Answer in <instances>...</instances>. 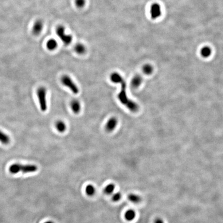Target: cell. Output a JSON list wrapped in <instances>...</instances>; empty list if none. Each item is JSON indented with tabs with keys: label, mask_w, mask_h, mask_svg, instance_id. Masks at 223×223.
Instances as JSON below:
<instances>
[{
	"label": "cell",
	"mask_w": 223,
	"mask_h": 223,
	"mask_svg": "<svg viewBox=\"0 0 223 223\" xmlns=\"http://www.w3.org/2000/svg\"><path fill=\"white\" fill-rule=\"evenodd\" d=\"M118 123V120L115 117H112L108 120L105 125V130L108 132L113 131L116 127Z\"/></svg>",
	"instance_id": "8"
},
{
	"label": "cell",
	"mask_w": 223,
	"mask_h": 223,
	"mask_svg": "<svg viewBox=\"0 0 223 223\" xmlns=\"http://www.w3.org/2000/svg\"><path fill=\"white\" fill-rule=\"evenodd\" d=\"M55 127L57 131L61 133H63L66 130V125L64 121L61 120L57 121Z\"/></svg>",
	"instance_id": "11"
},
{
	"label": "cell",
	"mask_w": 223,
	"mask_h": 223,
	"mask_svg": "<svg viewBox=\"0 0 223 223\" xmlns=\"http://www.w3.org/2000/svg\"><path fill=\"white\" fill-rule=\"evenodd\" d=\"M86 193L88 196L94 195V194L95 193V189L94 188L93 186L89 184L85 188Z\"/></svg>",
	"instance_id": "18"
},
{
	"label": "cell",
	"mask_w": 223,
	"mask_h": 223,
	"mask_svg": "<svg viewBox=\"0 0 223 223\" xmlns=\"http://www.w3.org/2000/svg\"><path fill=\"white\" fill-rule=\"evenodd\" d=\"M10 136L5 134V133L0 131V142L2 143V144L6 145L10 143Z\"/></svg>",
	"instance_id": "12"
},
{
	"label": "cell",
	"mask_w": 223,
	"mask_h": 223,
	"mask_svg": "<svg viewBox=\"0 0 223 223\" xmlns=\"http://www.w3.org/2000/svg\"><path fill=\"white\" fill-rule=\"evenodd\" d=\"M61 83L67 88H69L73 93L77 94L79 92L78 86L75 84L69 76L66 75L63 76L61 79Z\"/></svg>",
	"instance_id": "5"
},
{
	"label": "cell",
	"mask_w": 223,
	"mask_h": 223,
	"mask_svg": "<svg viewBox=\"0 0 223 223\" xmlns=\"http://www.w3.org/2000/svg\"><path fill=\"white\" fill-rule=\"evenodd\" d=\"M151 18L152 19H157L162 15V8L160 4L154 3L151 5L150 10Z\"/></svg>",
	"instance_id": "6"
},
{
	"label": "cell",
	"mask_w": 223,
	"mask_h": 223,
	"mask_svg": "<svg viewBox=\"0 0 223 223\" xmlns=\"http://www.w3.org/2000/svg\"><path fill=\"white\" fill-rule=\"evenodd\" d=\"M121 194L120 193H116L115 194H114L113 197H112V200L114 201H119L121 198Z\"/></svg>",
	"instance_id": "22"
},
{
	"label": "cell",
	"mask_w": 223,
	"mask_h": 223,
	"mask_svg": "<svg viewBox=\"0 0 223 223\" xmlns=\"http://www.w3.org/2000/svg\"><path fill=\"white\" fill-rule=\"evenodd\" d=\"M53 223V222H52V221H46V222H45V223Z\"/></svg>",
	"instance_id": "24"
},
{
	"label": "cell",
	"mask_w": 223,
	"mask_h": 223,
	"mask_svg": "<svg viewBox=\"0 0 223 223\" xmlns=\"http://www.w3.org/2000/svg\"><path fill=\"white\" fill-rule=\"evenodd\" d=\"M110 79L114 83L121 84V91L118 98L121 104L126 105L127 108L132 112H136L139 109L138 104L128 98L126 94V83L123 77L118 73H112L110 76Z\"/></svg>",
	"instance_id": "1"
},
{
	"label": "cell",
	"mask_w": 223,
	"mask_h": 223,
	"mask_svg": "<svg viewBox=\"0 0 223 223\" xmlns=\"http://www.w3.org/2000/svg\"><path fill=\"white\" fill-rule=\"evenodd\" d=\"M56 33L57 35L60 38L62 42L66 45H68L71 44L72 41V37L70 35H67L65 33V28L62 25H60L57 28Z\"/></svg>",
	"instance_id": "4"
},
{
	"label": "cell",
	"mask_w": 223,
	"mask_h": 223,
	"mask_svg": "<svg viewBox=\"0 0 223 223\" xmlns=\"http://www.w3.org/2000/svg\"><path fill=\"white\" fill-rule=\"evenodd\" d=\"M142 82V78L139 76H135L132 81V85L133 88H138Z\"/></svg>",
	"instance_id": "17"
},
{
	"label": "cell",
	"mask_w": 223,
	"mask_h": 223,
	"mask_svg": "<svg viewBox=\"0 0 223 223\" xmlns=\"http://www.w3.org/2000/svg\"><path fill=\"white\" fill-rule=\"evenodd\" d=\"M74 50L79 54H83L85 53L86 50V47L84 46V45L81 43H79L75 45Z\"/></svg>",
	"instance_id": "13"
},
{
	"label": "cell",
	"mask_w": 223,
	"mask_h": 223,
	"mask_svg": "<svg viewBox=\"0 0 223 223\" xmlns=\"http://www.w3.org/2000/svg\"><path fill=\"white\" fill-rule=\"evenodd\" d=\"M135 212L133 210H129L125 213V218L128 221H131L135 217Z\"/></svg>",
	"instance_id": "15"
},
{
	"label": "cell",
	"mask_w": 223,
	"mask_h": 223,
	"mask_svg": "<svg viewBox=\"0 0 223 223\" xmlns=\"http://www.w3.org/2000/svg\"><path fill=\"white\" fill-rule=\"evenodd\" d=\"M38 167L35 165L26 164L22 165L19 163H14L9 167V171L11 174H17L20 172L23 174L34 173L37 171Z\"/></svg>",
	"instance_id": "2"
},
{
	"label": "cell",
	"mask_w": 223,
	"mask_h": 223,
	"mask_svg": "<svg viewBox=\"0 0 223 223\" xmlns=\"http://www.w3.org/2000/svg\"><path fill=\"white\" fill-rule=\"evenodd\" d=\"M75 3L78 8H82L85 5L86 0H75Z\"/></svg>",
	"instance_id": "21"
},
{
	"label": "cell",
	"mask_w": 223,
	"mask_h": 223,
	"mask_svg": "<svg viewBox=\"0 0 223 223\" xmlns=\"http://www.w3.org/2000/svg\"><path fill=\"white\" fill-rule=\"evenodd\" d=\"M115 189V186L113 184H109L105 187L104 190V192L107 195H110L113 192Z\"/></svg>",
	"instance_id": "19"
},
{
	"label": "cell",
	"mask_w": 223,
	"mask_h": 223,
	"mask_svg": "<svg viewBox=\"0 0 223 223\" xmlns=\"http://www.w3.org/2000/svg\"><path fill=\"white\" fill-rule=\"evenodd\" d=\"M44 28V22L41 20H37L34 23L32 28V33L34 35H38L41 34Z\"/></svg>",
	"instance_id": "7"
},
{
	"label": "cell",
	"mask_w": 223,
	"mask_h": 223,
	"mask_svg": "<svg viewBox=\"0 0 223 223\" xmlns=\"http://www.w3.org/2000/svg\"><path fill=\"white\" fill-rule=\"evenodd\" d=\"M128 199L133 203L138 204L141 201V198L138 195L134 194H130L128 196Z\"/></svg>",
	"instance_id": "16"
},
{
	"label": "cell",
	"mask_w": 223,
	"mask_h": 223,
	"mask_svg": "<svg viewBox=\"0 0 223 223\" xmlns=\"http://www.w3.org/2000/svg\"><path fill=\"white\" fill-rule=\"evenodd\" d=\"M37 94L41 110L42 112L46 111L47 110V90L44 87H41L37 90Z\"/></svg>",
	"instance_id": "3"
},
{
	"label": "cell",
	"mask_w": 223,
	"mask_h": 223,
	"mask_svg": "<svg viewBox=\"0 0 223 223\" xmlns=\"http://www.w3.org/2000/svg\"><path fill=\"white\" fill-rule=\"evenodd\" d=\"M47 48L49 50H54L57 47V42L55 39H50L47 43Z\"/></svg>",
	"instance_id": "14"
},
{
	"label": "cell",
	"mask_w": 223,
	"mask_h": 223,
	"mask_svg": "<svg viewBox=\"0 0 223 223\" xmlns=\"http://www.w3.org/2000/svg\"><path fill=\"white\" fill-rule=\"evenodd\" d=\"M143 71H144V72L145 73L149 74H151V73L152 72L153 68H152L151 65H145L143 67Z\"/></svg>",
	"instance_id": "20"
},
{
	"label": "cell",
	"mask_w": 223,
	"mask_h": 223,
	"mask_svg": "<svg viewBox=\"0 0 223 223\" xmlns=\"http://www.w3.org/2000/svg\"><path fill=\"white\" fill-rule=\"evenodd\" d=\"M71 107L73 112L75 114L79 113L81 110V104L76 100H74L71 102Z\"/></svg>",
	"instance_id": "9"
},
{
	"label": "cell",
	"mask_w": 223,
	"mask_h": 223,
	"mask_svg": "<svg viewBox=\"0 0 223 223\" xmlns=\"http://www.w3.org/2000/svg\"><path fill=\"white\" fill-rule=\"evenodd\" d=\"M155 223H164L163 221L161 218H157L155 221Z\"/></svg>",
	"instance_id": "23"
},
{
	"label": "cell",
	"mask_w": 223,
	"mask_h": 223,
	"mask_svg": "<svg viewBox=\"0 0 223 223\" xmlns=\"http://www.w3.org/2000/svg\"><path fill=\"white\" fill-rule=\"evenodd\" d=\"M211 53H212V50L209 47L205 46L201 49V54L204 57H208L211 55Z\"/></svg>",
	"instance_id": "10"
}]
</instances>
